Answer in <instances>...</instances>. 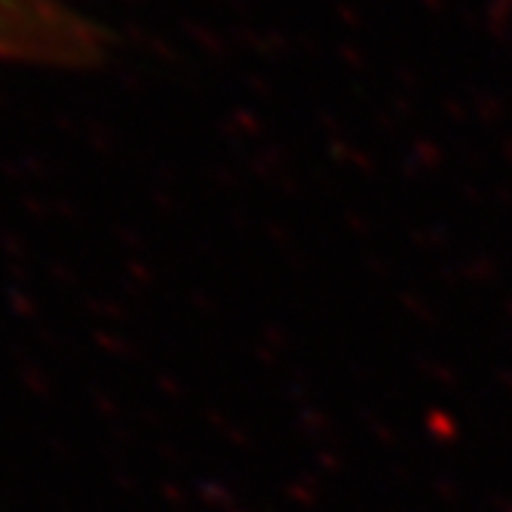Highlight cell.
I'll return each mask as SVG.
<instances>
[{
  "label": "cell",
  "instance_id": "obj_1",
  "mask_svg": "<svg viewBox=\"0 0 512 512\" xmlns=\"http://www.w3.org/2000/svg\"><path fill=\"white\" fill-rule=\"evenodd\" d=\"M105 53L96 0H0V62L25 68H92Z\"/></svg>",
  "mask_w": 512,
  "mask_h": 512
}]
</instances>
